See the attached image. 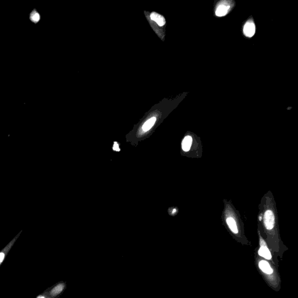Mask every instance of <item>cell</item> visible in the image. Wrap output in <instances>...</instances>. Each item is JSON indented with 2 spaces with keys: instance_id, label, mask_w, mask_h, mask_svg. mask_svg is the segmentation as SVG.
Instances as JSON below:
<instances>
[{
  "instance_id": "cell-1",
  "label": "cell",
  "mask_w": 298,
  "mask_h": 298,
  "mask_svg": "<svg viewBox=\"0 0 298 298\" xmlns=\"http://www.w3.org/2000/svg\"><path fill=\"white\" fill-rule=\"evenodd\" d=\"M264 224L266 228L268 230H271L275 225V215L270 210H267L264 215Z\"/></svg>"
},
{
  "instance_id": "cell-2",
  "label": "cell",
  "mask_w": 298,
  "mask_h": 298,
  "mask_svg": "<svg viewBox=\"0 0 298 298\" xmlns=\"http://www.w3.org/2000/svg\"><path fill=\"white\" fill-rule=\"evenodd\" d=\"M258 254L260 256H262L263 258H266L267 260H270L272 258L271 253L268 249L264 241L262 238H260V248L258 250Z\"/></svg>"
},
{
  "instance_id": "cell-3",
  "label": "cell",
  "mask_w": 298,
  "mask_h": 298,
  "mask_svg": "<svg viewBox=\"0 0 298 298\" xmlns=\"http://www.w3.org/2000/svg\"><path fill=\"white\" fill-rule=\"evenodd\" d=\"M255 31L256 27L253 22H248L245 24L244 28V33L245 36L249 37H252L255 33Z\"/></svg>"
},
{
  "instance_id": "cell-4",
  "label": "cell",
  "mask_w": 298,
  "mask_h": 298,
  "mask_svg": "<svg viewBox=\"0 0 298 298\" xmlns=\"http://www.w3.org/2000/svg\"><path fill=\"white\" fill-rule=\"evenodd\" d=\"M151 20L155 21L160 26H164L165 23V19L163 16L156 12H152L150 15Z\"/></svg>"
},
{
  "instance_id": "cell-5",
  "label": "cell",
  "mask_w": 298,
  "mask_h": 298,
  "mask_svg": "<svg viewBox=\"0 0 298 298\" xmlns=\"http://www.w3.org/2000/svg\"><path fill=\"white\" fill-rule=\"evenodd\" d=\"M259 267L262 270L263 272L268 274H271L272 273V269L269 264V263L266 262L262 260L259 263Z\"/></svg>"
},
{
  "instance_id": "cell-6",
  "label": "cell",
  "mask_w": 298,
  "mask_h": 298,
  "mask_svg": "<svg viewBox=\"0 0 298 298\" xmlns=\"http://www.w3.org/2000/svg\"><path fill=\"white\" fill-rule=\"evenodd\" d=\"M192 138L190 136H187L183 139L182 143V148L184 151H188L191 147Z\"/></svg>"
},
{
  "instance_id": "cell-7",
  "label": "cell",
  "mask_w": 298,
  "mask_h": 298,
  "mask_svg": "<svg viewBox=\"0 0 298 298\" xmlns=\"http://www.w3.org/2000/svg\"><path fill=\"white\" fill-rule=\"evenodd\" d=\"M227 223L232 232H234V234H238V227L236 225V222L234 218L232 217H228L227 219Z\"/></svg>"
},
{
  "instance_id": "cell-8",
  "label": "cell",
  "mask_w": 298,
  "mask_h": 298,
  "mask_svg": "<svg viewBox=\"0 0 298 298\" xmlns=\"http://www.w3.org/2000/svg\"><path fill=\"white\" fill-rule=\"evenodd\" d=\"M156 121V118L155 117H153L149 120H147L143 126L142 129L144 132H147L154 125Z\"/></svg>"
},
{
  "instance_id": "cell-9",
  "label": "cell",
  "mask_w": 298,
  "mask_h": 298,
  "mask_svg": "<svg viewBox=\"0 0 298 298\" xmlns=\"http://www.w3.org/2000/svg\"><path fill=\"white\" fill-rule=\"evenodd\" d=\"M228 8H229V7H228L227 6L221 5L220 6H219L217 8V9L216 10V12H215V14L218 17L225 16L228 13Z\"/></svg>"
},
{
  "instance_id": "cell-10",
  "label": "cell",
  "mask_w": 298,
  "mask_h": 298,
  "mask_svg": "<svg viewBox=\"0 0 298 298\" xmlns=\"http://www.w3.org/2000/svg\"><path fill=\"white\" fill-rule=\"evenodd\" d=\"M64 285L62 284H59V285H57V286H56L51 291V294L53 296H56V295H57L60 294V293L62 292V290L64 289Z\"/></svg>"
},
{
  "instance_id": "cell-11",
  "label": "cell",
  "mask_w": 298,
  "mask_h": 298,
  "mask_svg": "<svg viewBox=\"0 0 298 298\" xmlns=\"http://www.w3.org/2000/svg\"><path fill=\"white\" fill-rule=\"evenodd\" d=\"M39 19H40V16L39 15V13H36L33 15H32L31 17V19L32 21H33L34 22H37L39 21Z\"/></svg>"
},
{
  "instance_id": "cell-12",
  "label": "cell",
  "mask_w": 298,
  "mask_h": 298,
  "mask_svg": "<svg viewBox=\"0 0 298 298\" xmlns=\"http://www.w3.org/2000/svg\"><path fill=\"white\" fill-rule=\"evenodd\" d=\"M113 149H114V150H116V151H118L120 150V148H119V147H118V144H117V143H116V142L115 143V144H114V147H113Z\"/></svg>"
},
{
  "instance_id": "cell-13",
  "label": "cell",
  "mask_w": 298,
  "mask_h": 298,
  "mask_svg": "<svg viewBox=\"0 0 298 298\" xmlns=\"http://www.w3.org/2000/svg\"><path fill=\"white\" fill-rule=\"evenodd\" d=\"M4 258V254L1 253H0V263H1V262H2Z\"/></svg>"
},
{
  "instance_id": "cell-14",
  "label": "cell",
  "mask_w": 298,
  "mask_h": 298,
  "mask_svg": "<svg viewBox=\"0 0 298 298\" xmlns=\"http://www.w3.org/2000/svg\"><path fill=\"white\" fill-rule=\"evenodd\" d=\"M38 298H44V297H43V296H40V297H39Z\"/></svg>"
}]
</instances>
